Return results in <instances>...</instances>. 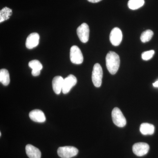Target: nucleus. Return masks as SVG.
Instances as JSON below:
<instances>
[{
    "label": "nucleus",
    "mask_w": 158,
    "mask_h": 158,
    "mask_svg": "<svg viewBox=\"0 0 158 158\" xmlns=\"http://www.w3.org/2000/svg\"><path fill=\"white\" fill-rule=\"evenodd\" d=\"M120 65V59L118 54L110 52L106 56V65L111 74H115L118 71Z\"/></svg>",
    "instance_id": "obj_1"
},
{
    "label": "nucleus",
    "mask_w": 158,
    "mask_h": 158,
    "mask_svg": "<svg viewBox=\"0 0 158 158\" xmlns=\"http://www.w3.org/2000/svg\"><path fill=\"white\" fill-rule=\"evenodd\" d=\"M112 117L113 123L118 127H123L126 125L125 117L118 108L113 109L112 111Z\"/></svg>",
    "instance_id": "obj_2"
},
{
    "label": "nucleus",
    "mask_w": 158,
    "mask_h": 158,
    "mask_svg": "<svg viewBox=\"0 0 158 158\" xmlns=\"http://www.w3.org/2000/svg\"><path fill=\"white\" fill-rule=\"evenodd\" d=\"M103 77V71L102 66L99 63H96L93 67L92 74V80L94 85L99 88L102 85Z\"/></svg>",
    "instance_id": "obj_3"
},
{
    "label": "nucleus",
    "mask_w": 158,
    "mask_h": 158,
    "mask_svg": "<svg viewBox=\"0 0 158 158\" xmlns=\"http://www.w3.org/2000/svg\"><path fill=\"white\" fill-rule=\"evenodd\" d=\"M57 153L61 158H70L77 155L78 150L73 146H64L59 147Z\"/></svg>",
    "instance_id": "obj_4"
},
{
    "label": "nucleus",
    "mask_w": 158,
    "mask_h": 158,
    "mask_svg": "<svg viewBox=\"0 0 158 158\" xmlns=\"http://www.w3.org/2000/svg\"><path fill=\"white\" fill-rule=\"evenodd\" d=\"M71 62L73 64H81L84 61V57L81 49L76 45H73L71 48L70 50Z\"/></svg>",
    "instance_id": "obj_5"
},
{
    "label": "nucleus",
    "mask_w": 158,
    "mask_h": 158,
    "mask_svg": "<svg viewBox=\"0 0 158 158\" xmlns=\"http://www.w3.org/2000/svg\"><path fill=\"white\" fill-rule=\"evenodd\" d=\"M77 34L82 42L85 43L89 40L90 29L89 26L86 23H83L79 26L77 30Z\"/></svg>",
    "instance_id": "obj_6"
},
{
    "label": "nucleus",
    "mask_w": 158,
    "mask_h": 158,
    "mask_svg": "<svg viewBox=\"0 0 158 158\" xmlns=\"http://www.w3.org/2000/svg\"><path fill=\"white\" fill-rule=\"evenodd\" d=\"M133 152L138 156H142L147 154L149 151V146L144 142H139L134 144L132 148Z\"/></svg>",
    "instance_id": "obj_7"
},
{
    "label": "nucleus",
    "mask_w": 158,
    "mask_h": 158,
    "mask_svg": "<svg viewBox=\"0 0 158 158\" xmlns=\"http://www.w3.org/2000/svg\"><path fill=\"white\" fill-rule=\"evenodd\" d=\"M77 83V79L73 75L70 74L64 79L62 92L64 94H66L70 91L71 89Z\"/></svg>",
    "instance_id": "obj_8"
},
{
    "label": "nucleus",
    "mask_w": 158,
    "mask_h": 158,
    "mask_svg": "<svg viewBox=\"0 0 158 158\" xmlns=\"http://www.w3.org/2000/svg\"><path fill=\"white\" fill-rule=\"evenodd\" d=\"M122 32L118 27L113 28L110 33V39L111 44L113 45L117 46L119 45L122 40Z\"/></svg>",
    "instance_id": "obj_9"
},
{
    "label": "nucleus",
    "mask_w": 158,
    "mask_h": 158,
    "mask_svg": "<svg viewBox=\"0 0 158 158\" xmlns=\"http://www.w3.org/2000/svg\"><path fill=\"white\" fill-rule=\"evenodd\" d=\"M40 36L37 33H33L28 36L26 40V47L28 49L34 48L39 43Z\"/></svg>",
    "instance_id": "obj_10"
},
{
    "label": "nucleus",
    "mask_w": 158,
    "mask_h": 158,
    "mask_svg": "<svg viewBox=\"0 0 158 158\" xmlns=\"http://www.w3.org/2000/svg\"><path fill=\"white\" fill-rule=\"evenodd\" d=\"M29 117L31 120L36 122L43 123L46 120L44 113L39 110H32L29 113Z\"/></svg>",
    "instance_id": "obj_11"
},
{
    "label": "nucleus",
    "mask_w": 158,
    "mask_h": 158,
    "mask_svg": "<svg viewBox=\"0 0 158 158\" xmlns=\"http://www.w3.org/2000/svg\"><path fill=\"white\" fill-rule=\"evenodd\" d=\"M26 152L27 155L30 158H41V152L37 148L29 144L26 146Z\"/></svg>",
    "instance_id": "obj_12"
},
{
    "label": "nucleus",
    "mask_w": 158,
    "mask_h": 158,
    "mask_svg": "<svg viewBox=\"0 0 158 158\" xmlns=\"http://www.w3.org/2000/svg\"><path fill=\"white\" fill-rule=\"evenodd\" d=\"M64 79L61 76L55 77L52 80V88L55 93L57 94H60L62 91Z\"/></svg>",
    "instance_id": "obj_13"
},
{
    "label": "nucleus",
    "mask_w": 158,
    "mask_h": 158,
    "mask_svg": "<svg viewBox=\"0 0 158 158\" xmlns=\"http://www.w3.org/2000/svg\"><path fill=\"white\" fill-rule=\"evenodd\" d=\"M140 131L144 135H152L155 131V127L153 125L148 123H143L140 126Z\"/></svg>",
    "instance_id": "obj_14"
},
{
    "label": "nucleus",
    "mask_w": 158,
    "mask_h": 158,
    "mask_svg": "<svg viewBox=\"0 0 158 158\" xmlns=\"http://www.w3.org/2000/svg\"><path fill=\"white\" fill-rule=\"evenodd\" d=\"M10 76L9 71L3 69L0 70V82L4 86H7L10 83Z\"/></svg>",
    "instance_id": "obj_15"
},
{
    "label": "nucleus",
    "mask_w": 158,
    "mask_h": 158,
    "mask_svg": "<svg viewBox=\"0 0 158 158\" xmlns=\"http://www.w3.org/2000/svg\"><path fill=\"white\" fill-rule=\"evenodd\" d=\"M12 13V10L8 7H6L2 9L0 11V23L9 19Z\"/></svg>",
    "instance_id": "obj_16"
},
{
    "label": "nucleus",
    "mask_w": 158,
    "mask_h": 158,
    "mask_svg": "<svg viewBox=\"0 0 158 158\" xmlns=\"http://www.w3.org/2000/svg\"><path fill=\"white\" fill-rule=\"evenodd\" d=\"M144 0H129L128 6L131 10H136L144 6Z\"/></svg>",
    "instance_id": "obj_17"
},
{
    "label": "nucleus",
    "mask_w": 158,
    "mask_h": 158,
    "mask_svg": "<svg viewBox=\"0 0 158 158\" xmlns=\"http://www.w3.org/2000/svg\"><path fill=\"white\" fill-rule=\"evenodd\" d=\"M153 34V32L151 30H148L144 31L140 37L141 41L143 43L148 42L152 38Z\"/></svg>",
    "instance_id": "obj_18"
},
{
    "label": "nucleus",
    "mask_w": 158,
    "mask_h": 158,
    "mask_svg": "<svg viewBox=\"0 0 158 158\" xmlns=\"http://www.w3.org/2000/svg\"><path fill=\"white\" fill-rule=\"evenodd\" d=\"M29 66L33 70L40 71L43 68V65L38 60H33L30 61Z\"/></svg>",
    "instance_id": "obj_19"
},
{
    "label": "nucleus",
    "mask_w": 158,
    "mask_h": 158,
    "mask_svg": "<svg viewBox=\"0 0 158 158\" xmlns=\"http://www.w3.org/2000/svg\"><path fill=\"white\" fill-rule=\"evenodd\" d=\"M154 54L155 51L153 50L146 51V52L142 53V55H141V57H142V59L143 60L147 61V60L151 59L153 56Z\"/></svg>",
    "instance_id": "obj_20"
},
{
    "label": "nucleus",
    "mask_w": 158,
    "mask_h": 158,
    "mask_svg": "<svg viewBox=\"0 0 158 158\" xmlns=\"http://www.w3.org/2000/svg\"><path fill=\"white\" fill-rule=\"evenodd\" d=\"M40 70H33L32 71V75L34 77L38 76L40 74Z\"/></svg>",
    "instance_id": "obj_21"
},
{
    "label": "nucleus",
    "mask_w": 158,
    "mask_h": 158,
    "mask_svg": "<svg viewBox=\"0 0 158 158\" xmlns=\"http://www.w3.org/2000/svg\"><path fill=\"white\" fill-rule=\"evenodd\" d=\"M88 2H90L95 3L99 2L101 1L102 0H88Z\"/></svg>",
    "instance_id": "obj_22"
},
{
    "label": "nucleus",
    "mask_w": 158,
    "mask_h": 158,
    "mask_svg": "<svg viewBox=\"0 0 158 158\" xmlns=\"http://www.w3.org/2000/svg\"><path fill=\"white\" fill-rule=\"evenodd\" d=\"M153 86L154 87H156V88H158V81L153 83Z\"/></svg>",
    "instance_id": "obj_23"
},
{
    "label": "nucleus",
    "mask_w": 158,
    "mask_h": 158,
    "mask_svg": "<svg viewBox=\"0 0 158 158\" xmlns=\"http://www.w3.org/2000/svg\"><path fill=\"white\" fill-rule=\"evenodd\" d=\"M0 136H2V133L0 132Z\"/></svg>",
    "instance_id": "obj_24"
}]
</instances>
